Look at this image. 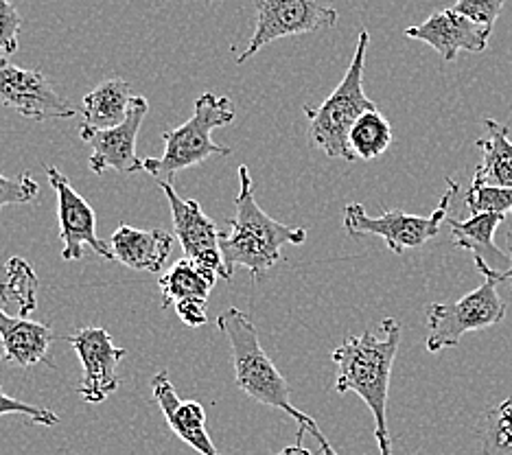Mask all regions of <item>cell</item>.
Segmentation results:
<instances>
[{
    "label": "cell",
    "mask_w": 512,
    "mask_h": 455,
    "mask_svg": "<svg viewBox=\"0 0 512 455\" xmlns=\"http://www.w3.org/2000/svg\"><path fill=\"white\" fill-rule=\"evenodd\" d=\"M401 344V324L394 318L381 320L379 331L348 335L331 359L337 366L335 392H355L375 418L379 455H392L388 429V392L394 357Z\"/></svg>",
    "instance_id": "cell-1"
},
{
    "label": "cell",
    "mask_w": 512,
    "mask_h": 455,
    "mask_svg": "<svg viewBox=\"0 0 512 455\" xmlns=\"http://www.w3.org/2000/svg\"><path fill=\"white\" fill-rule=\"evenodd\" d=\"M235 217L228 221L230 232H221L219 248L226 272L232 278L243 267L254 280L283 261L285 245H302L307 228L281 224L261 210L254 200V182L246 165L239 167V193L235 197Z\"/></svg>",
    "instance_id": "cell-2"
},
{
    "label": "cell",
    "mask_w": 512,
    "mask_h": 455,
    "mask_svg": "<svg viewBox=\"0 0 512 455\" xmlns=\"http://www.w3.org/2000/svg\"><path fill=\"white\" fill-rule=\"evenodd\" d=\"M219 331L226 335L232 353V366H235V379L241 392H246L256 403L274 407L287 416H292L296 423L318 434V423L309 414L300 412L292 403V388L281 375V370L274 366V361L267 357L259 342L256 326L246 313L237 307H230L217 318Z\"/></svg>",
    "instance_id": "cell-3"
},
{
    "label": "cell",
    "mask_w": 512,
    "mask_h": 455,
    "mask_svg": "<svg viewBox=\"0 0 512 455\" xmlns=\"http://www.w3.org/2000/svg\"><path fill=\"white\" fill-rule=\"evenodd\" d=\"M370 44V35L366 29L359 31L353 60L348 64L344 79L331 92L329 99L320 105H305V114L309 121L311 145L324 151L327 158H342L353 162L357 160L348 145V134L353 125L370 110H377L372 99L364 92V70H366V51Z\"/></svg>",
    "instance_id": "cell-4"
},
{
    "label": "cell",
    "mask_w": 512,
    "mask_h": 455,
    "mask_svg": "<svg viewBox=\"0 0 512 455\" xmlns=\"http://www.w3.org/2000/svg\"><path fill=\"white\" fill-rule=\"evenodd\" d=\"M235 121V105L228 97L204 92L197 97L191 119L176 130L162 134L165 154L160 158H143V171L156 182L173 184L176 173L200 165L213 156H230V147H221L213 140V130Z\"/></svg>",
    "instance_id": "cell-5"
},
{
    "label": "cell",
    "mask_w": 512,
    "mask_h": 455,
    "mask_svg": "<svg viewBox=\"0 0 512 455\" xmlns=\"http://www.w3.org/2000/svg\"><path fill=\"white\" fill-rule=\"evenodd\" d=\"M458 191L460 184L453 178H447V191L442 193L434 213L427 217L407 215L397 208L383 210V215L379 217H370L362 204H348L344 208V228L348 237L353 239L381 237L394 254L423 248L427 241H432L438 235L442 221H447V213Z\"/></svg>",
    "instance_id": "cell-6"
},
{
    "label": "cell",
    "mask_w": 512,
    "mask_h": 455,
    "mask_svg": "<svg viewBox=\"0 0 512 455\" xmlns=\"http://www.w3.org/2000/svg\"><path fill=\"white\" fill-rule=\"evenodd\" d=\"M497 278H484V283L456 302H432L427 305V350L440 353L458 346L471 331H482L506 318V305L499 298Z\"/></svg>",
    "instance_id": "cell-7"
},
{
    "label": "cell",
    "mask_w": 512,
    "mask_h": 455,
    "mask_svg": "<svg viewBox=\"0 0 512 455\" xmlns=\"http://www.w3.org/2000/svg\"><path fill=\"white\" fill-rule=\"evenodd\" d=\"M335 22L337 11L329 0H256V27L237 62H248L274 40L331 29Z\"/></svg>",
    "instance_id": "cell-8"
},
{
    "label": "cell",
    "mask_w": 512,
    "mask_h": 455,
    "mask_svg": "<svg viewBox=\"0 0 512 455\" xmlns=\"http://www.w3.org/2000/svg\"><path fill=\"white\" fill-rule=\"evenodd\" d=\"M66 342L75 348L81 361V381L77 385V394L86 403L99 405L119 390V368L121 361L127 357V350L114 346L112 337L106 329L86 326L73 335L66 337Z\"/></svg>",
    "instance_id": "cell-9"
},
{
    "label": "cell",
    "mask_w": 512,
    "mask_h": 455,
    "mask_svg": "<svg viewBox=\"0 0 512 455\" xmlns=\"http://www.w3.org/2000/svg\"><path fill=\"white\" fill-rule=\"evenodd\" d=\"M158 186L162 193H165L171 206L173 237L182 245L184 259H189L204 267V270L213 272L217 278L230 280L219 248L221 230L217 228L215 221L204 213L200 202L182 200L178 191L173 189V184L158 182Z\"/></svg>",
    "instance_id": "cell-10"
},
{
    "label": "cell",
    "mask_w": 512,
    "mask_h": 455,
    "mask_svg": "<svg viewBox=\"0 0 512 455\" xmlns=\"http://www.w3.org/2000/svg\"><path fill=\"white\" fill-rule=\"evenodd\" d=\"M0 103L33 123L77 116L75 105L55 92L42 70L20 68L9 62L0 66Z\"/></svg>",
    "instance_id": "cell-11"
},
{
    "label": "cell",
    "mask_w": 512,
    "mask_h": 455,
    "mask_svg": "<svg viewBox=\"0 0 512 455\" xmlns=\"http://www.w3.org/2000/svg\"><path fill=\"white\" fill-rule=\"evenodd\" d=\"M51 189L57 193V217H60V239L64 243L62 259L73 263L79 261L88 245L99 256L114 261L110 243H103L97 235V213L81 197L66 175L57 167H46Z\"/></svg>",
    "instance_id": "cell-12"
},
{
    "label": "cell",
    "mask_w": 512,
    "mask_h": 455,
    "mask_svg": "<svg viewBox=\"0 0 512 455\" xmlns=\"http://www.w3.org/2000/svg\"><path fill=\"white\" fill-rule=\"evenodd\" d=\"M147 112L149 101L145 97L134 95L132 110L125 123L106 132H79L81 140L92 149L88 160L92 173L103 175L106 171H116L123 175H132L143 169V160L136 156V140Z\"/></svg>",
    "instance_id": "cell-13"
},
{
    "label": "cell",
    "mask_w": 512,
    "mask_h": 455,
    "mask_svg": "<svg viewBox=\"0 0 512 455\" xmlns=\"http://www.w3.org/2000/svg\"><path fill=\"white\" fill-rule=\"evenodd\" d=\"M491 33L493 29L477 25V22L451 7L436 11L421 25L407 27L405 38L425 42L440 53L442 62H453L460 51L482 53L488 46V40H491Z\"/></svg>",
    "instance_id": "cell-14"
},
{
    "label": "cell",
    "mask_w": 512,
    "mask_h": 455,
    "mask_svg": "<svg viewBox=\"0 0 512 455\" xmlns=\"http://www.w3.org/2000/svg\"><path fill=\"white\" fill-rule=\"evenodd\" d=\"M151 392H154V401L158 403L162 416H165L169 429L184 445H189L200 455H221L206 431L204 405L197 401H182L176 388H173L167 370H160L151 379Z\"/></svg>",
    "instance_id": "cell-15"
},
{
    "label": "cell",
    "mask_w": 512,
    "mask_h": 455,
    "mask_svg": "<svg viewBox=\"0 0 512 455\" xmlns=\"http://www.w3.org/2000/svg\"><path fill=\"white\" fill-rule=\"evenodd\" d=\"M502 221H504V215H491V213L471 215L464 221L447 217L453 245L473 254L477 270L482 272L484 278H497L502 280V283H508L510 256L502 248H497L493 241L495 230L502 226Z\"/></svg>",
    "instance_id": "cell-16"
},
{
    "label": "cell",
    "mask_w": 512,
    "mask_h": 455,
    "mask_svg": "<svg viewBox=\"0 0 512 455\" xmlns=\"http://www.w3.org/2000/svg\"><path fill=\"white\" fill-rule=\"evenodd\" d=\"M114 261L136 272L158 274L173 250V235L167 230H141L130 224H121L110 237Z\"/></svg>",
    "instance_id": "cell-17"
},
{
    "label": "cell",
    "mask_w": 512,
    "mask_h": 455,
    "mask_svg": "<svg viewBox=\"0 0 512 455\" xmlns=\"http://www.w3.org/2000/svg\"><path fill=\"white\" fill-rule=\"evenodd\" d=\"M51 342V326L20 318V315L14 318V315L0 311V344H3L5 357L20 368L29 370L38 364L53 368V359L49 355Z\"/></svg>",
    "instance_id": "cell-18"
},
{
    "label": "cell",
    "mask_w": 512,
    "mask_h": 455,
    "mask_svg": "<svg viewBox=\"0 0 512 455\" xmlns=\"http://www.w3.org/2000/svg\"><path fill=\"white\" fill-rule=\"evenodd\" d=\"M132 90L125 79H108L84 97V123L79 132H106L125 123L132 110Z\"/></svg>",
    "instance_id": "cell-19"
},
{
    "label": "cell",
    "mask_w": 512,
    "mask_h": 455,
    "mask_svg": "<svg viewBox=\"0 0 512 455\" xmlns=\"http://www.w3.org/2000/svg\"><path fill=\"white\" fill-rule=\"evenodd\" d=\"M482 162L475 169L471 184L512 189V140L508 125L495 119H484V134L477 138Z\"/></svg>",
    "instance_id": "cell-20"
},
{
    "label": "cell",
    "mask_w": 512,
    "mask_h": 455,
    "mask_svg": "<svg viewBox=\"0 0 512 455\" xmlns=\"http://www.w3.org/2000/svg\"><path fill=\"white\" fill-rule=\"evenodd\" d=\"M215 283L217 276L213 272L204 270L189 259H180L158 280L160 305L162 309L176 307L180 302H204L206 305Z\"/></svg>",
    "instance_id": "cell-21"
},
{
    "label": "cell",
    "mask_w": 512,
    "mask_h": 455,
    "mask_svg": "<svg viewBox=\"0 0 512 455\" xmlns=\"http://www.w3.org/2000/svg\"><path fill=\"white\" fill-rule=\"evenodd\" d=\"M9 307H16L20 318L38 309V276L20 256L9 259L5 270L0 265V311L7 313Z\"/></svg>",
    "instance_id": "cell-22"
},
{
    "label": "cell",
    "mask_w": 512,
    "mask_h": 455,
    "mask_svg": "<svg viewBox=\"0 0 512 455\" xmlns=\"http://www.w3.org/2000/svg\"><path fill=\"white\" fill-rule=\"evenodd\" d=\"M392 143V125L379 110L366 112L359 119L351 134H348V145H351L353 156L359 160H375L388 151Z\"/></svg>",
    "instance_id": "cell-23"
},
{
    "label": "cell",
    "mask_w": 512,
    "mask_h": 455,
    "mask_svg": "<svg viewBox=\"0 0 512 455\" xmlns=\"http://www.w3.org/2000/svg\"><path fill=\"white\" fill-rule=\"evenodd\" d=\"M480 436L484 455H512V396L486 412Z\"/></svg>",
    "instance_id": "cell-24"
},
{
    "label": "cell",
    "mask_w": 512,
    "mask_h": 455,
    "mask_svg": "<svg viewBox=\"0 0 512 455\" xmlns=\"http://www.w3.org/2000/svg\"><path fill=\"white\" fill-rule=\"evenodd\" d=\"M462 204L471 215H504L512 213V189H499V186L471 184L469 191L462 195Z\"/></svg>",
    "instance_id": "cell-25"
},
{
    "label": "cell",
    "mask_w": 512,
    "mask_h": 455,
    "mask_svg": "<svg viewBox=\"0 0 512 455\" xmlns=\"http://www.w3.org/2000/svg\"><path fill=\"white\" fill-rule=\"evenodd\" d=\"M22 18L18 9L9 0H0V66L9 62V57L18 51V35Z\"/></svg>",
    "instance_id": "cell-26"
},
{
    "label": "cell",
    "mask_w": 512,
    "mask_h": 455,
    "mask_svg": "<svg viewBox=\"0 0 512 455\" xmlns=\"http://www.w3.org/2000/svg\"><path fill=\"white\" fill-rule=\"evenodd\" d=\"M40 184L31 178V173H22L20 180H9L0 173V208L11 204H29L38 197Z\"/></svg>",
    "instance_id": "cell-27"
},
{
    "label": "cell",
    "mask_w": 512,
    "mask_h": 455,
    "mask_svg": "<svg viewBox=\"0 0 512 455\" xmlns=\"http://www.w3.org/2000/svg\"><path fill=\"white\" fill-rule=\"evenodd\" d=\"M9 414L25 416L29 423L44 425V427H51V425L60 423V418H57L55 412L44 410V407H36V405H31V403H25V401L11 399L9 394H5L3 390H0V418L9 416Z\"/></svg>",
    "instance_id": "cell-28"
},
{
    "label": "cell",
    "mask_w": 512,
    "mask_h": 455,
    "mask_svg": "<svg viewBox=\"0 0 512 455\" xmlns=\"http://www.w3.org/2000/svg\"><path fill=\"white\" fill-rule=\"evenodd\" d=\"M504 5L506 0H456L453 9L471 18L473 22H477V25L493 29L499 14H502Z\"/></svg>",
    "instance_id": "cell-29"
},
{
    "label": "cell",
    "mask_w": 512,
    "mask_h": 455,
    "mask_svg": "<svg viewBox=\"0 0 512 455\" xmlns=\"http://www.w3.org/2000/svg\"><path fill=\"white\" fill-rule=\"evenodd\" d=\"M176 313L186 326H191V329H200V326L208 322L204 302H180V305H176Z\"/></svg>",
    "instance_id": "cell-30"
},
{
    "label": "cell",
    "mask_w": 512,
    "mask_h": 455,
    "mask_svg": "<svg viewBox=\"0 0 512 455\" xmlns=\"http://www.w3.org/2000/svg\"><path fill=\"white\" fill-rule=\"evenodd\" d=\"M302 436H305V429H298V438H296V445H292V447H285L281 453H276V455H313L309 449H305L302 447Z\"/></svg>",
    "instance_id": "cell-31"
},
{
    "label": "cell",
    "mask_w": 512,
    "mask_h": 455,
    "mask_svg": "<svg viewBox=\"0 0 512 455\" xmlns=\"http://www.w3.org/2000/svg\"><path fill=\"white\" fill-rule=\"evenodd\" d=\"M316 438H318V442H320V449H322V455H340V453H337L333 447H331V442L327 440V438H324V434H322V431H318V434H316Z\"/></svg>",
    "instance_id": "cell-32"
},
{
    "label": "cell",
    "mask_w": 512,
    "mask_h": 455,
    "mask_svg": "<svg viewBox=\"0 0 512 455\" xmlns=\"http://www.w3.org/2000/svg\"><path fill=\"white\" fill-rule=\"evenodd\" d=\"M506 252L510 256V270H508V285L512 289V230L506 232Z\"/></svg>",
    "instance_id": "cell-33"
},
{
    "label": "cell",
    "mask_w": 512,
    "mask_h": 455,
    "mask_svg": "<svg viewBox=\"0 0 512 455\" xmlns=\"http://www.w3.org/2000/svg\"><path fill=\"white\" fill-rule=\"evenodd\" d=\"M0 361H3V357H0Z\"/></svg>",
    "instance_id": "cell-34"
}]
</instances>
